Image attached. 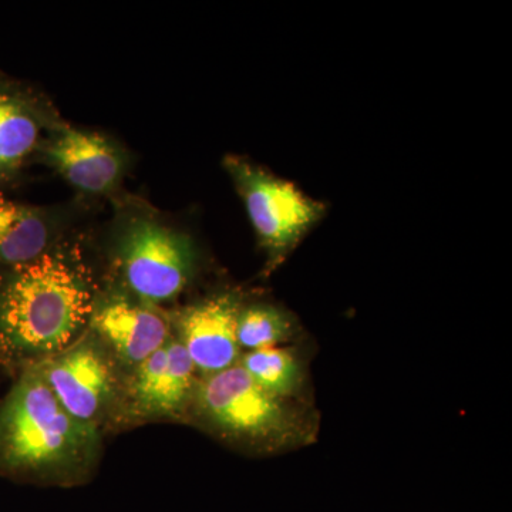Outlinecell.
Instances as JSON below:
<instances>
[{
    "label": "cell",
    "instance_id": "6da1fadb",
    "mask_svg": "<svg viewBox=\"0 0 512 512\" xmlns=\"http://www.w3.org/2000/svg\"><path fill=\"white\" fill-rule=\"evenodd\" d=\"M96 305L92 271L72 244L0 268V366L20 370L72 346Z\"/></svg>",
    "mask_w": 512,
    "mask_h": 512
},
{
    "label": "cell",
    "instance_id": "7a4b0ae2",
    "mask_svg": "<svg viewBox=\"0 0 512 512\" xmlns=\"http://www.w3.org/2000/svg\"><path fill=\"white\" fill-rule=\"evenodd\" d=\"M97 427L73 419L39 363L23 369L0 404V476L74 483L96 451Z\"/></svg>",
    "mask_w": 512,
    "mask_h": 512
},
{
    "label": "cell",
    "instance_id": "3957f363",
    "mask_svg": "<svg viewBox=\"0 0 512 512\" xmlns=\"http://www.w3.org/2000/svg\"><path fill=\"white\" fill-rule=\"evenodd\" d=\"M191 407L222 439L252 450H291L315 439L301 404L266 392L239 365L201 377Z\"/></svg>",
    "mask_w": 512,
    "mask_h": 512
},
{
    "label": "cell",
    "instance_id": "277c9868",
    "mask_svg": "<svg viewBox=\"0 0 512 512\" xmlns=\"http://www.w3.org/2000/svg\"><path fill=\"white\" fill-rule=\"evenodd\" d=\"M114 258L131 295L148 305L173 302L197 271V249L184 232L151 215L124 218L114 238Z\"/></svg>",
    "mask_w": 512,
    "mask_h": 512
},
{
    "label": "cell",
    "instance_id": "5b68a950",
    "mask_svg": "<svg viewBox=\"0 0 512 512\" xmlns=\"http://www.w3.org/2000/svg\"><path fill=\"white\" fill-rule=\"evenodd\" d=\"M224 167L244 201L259 245L268 256L266 271H272L322 220L326 207L244 158L227 157Z\"/></svg>",
    "mask_w": 512,
    "mask_h": 512
},
{
    "label": "cell",
    "instance_id": "8992f818",
    "mask_svg": "<svg viewBox=\"0 0 512 512\" xmlns=\"http://www.w3.org/2000/svg\"><path fill=\"white\" fill-rule=\"evenodd\" d=\"M47 386L73 419L97 427L116 390L113 365L93 335L39 362Z\"/></svg>",
    "mask_w": 512,
    "mask_h": 512
},
{
    "label": "cell",
    "instance_id": "52a82bcc",
    "mask_svg": "<svg viewBox=\"0 0 512 512\" xmlns=\"http://www.w3.org/2000/svg\"><path fill=\"white\" fill-rule=\"evenodd\" d=\"M39 153L77 191L107 195L116 191L127 161L119 146L93 131L57 123Z\"/></svg>",
    "mask_w": 512,
    "mask_h": 512
},
{
    "label": "cell",
    "instance_id": "ba28073f",
    "mask_svg": "<svg viewBox=\"0 0 512 512\" xmlns=\"http://www.w3.org/2000/svg\"><path fill=\"white\" fill-rule=\"evenodd\" d=\"M242 305L239 293L221 292L178 313L177 340L201 377L238 365L242 350L237 339V322Z\"/></svg>",
    "mask_w": 512,
    "mask_h": 512
},
{
    "label": "cell",
    "instance_id": "9c48e42d",
    "mask_svg": "<svg viewBox=\"0 0 512 512\" xmlns=\"http://www.w3.org/2000/svg\"><path fill=\"white\" fill-rule=\"evenodd\" d=\"M197 370L177 338H171L136 367L128 387V410L134 419L180 417L190 409Z\"/></svg>",
    "mask_w": 512,
    "mask_h": 512
},
{
    "label": "cell",
    "instance_id": "30bf717a",
    "mask_svg": "<svg viewBox=\"0 0 512 512\" xmlns=\"http://www.w3.org/2000/svg\"><path fill=\"white\" fill-rule=\"evenodd\" d=\"M94 336L127 366L141 362L171 339L170 320L157 306L124 295H111L94 305Z\"/></svg>",
    "mask_w": 512,
    "mask_h": 512
},
{
    "label": "cell",
    "instance_id": "8fae6325",
    "mask_svg": "<svg viewBox=\"0 0 512 512\" xmlns=\"http://www.w3.org/2000/svg\"><path fill=\"white\" fill-rule=\"evenodd\" d=\"M57 123L36 94L0 76V187L22 173Z\"/></svg>",
    "mask_w": 512,
    "mask_h": 512
},
{
    "label": "cell",
    "instance_id": "7c38bea8",
    "mask_svg": "<svg viewBox=\"0 0 512 512\" xmlns=\"http://www.w3.org/2000/svg\"><path fill=\"white\" fill-rule=\"evenodd\" d=\"M49 212L10 200L0 192V268L35 261L57 244Z\"/></svg>",
    "mask_w": 512,
    "mask_h": 512
},
{
    "label": "cell",
    "instance_id": "4fadbf2b",
    "mask_svg": "<svg viewBox=\"0 0 512 512\" xmlns=\"http://www.w3.org/2000/svg\"><path fill=\"white\" fill-rule=\"evenodd\" d=\"M239 366L266 392L295 400L305 384L302 360L291 348H266L244 353Z\"/></svg>",
    "mask_w": 512,
    "mask_h": 512
},
{
    "label": "cell",
    "instance_id": "5bb4252c",
    "mask_svg": "<svg viewBox=\"0 0 512 512\" xmlns=\"http://www.w3.org/2000/svg\"><path fill=\"white\" fill-rule=\"evenodd\" d=\"M291 313L272 303L242 305L237 322V339L241 350L276 348L291 342L296 335Z\"/></svg>",
    "mask_w": 512,
    "mask_h": 512
}]
</instances>
